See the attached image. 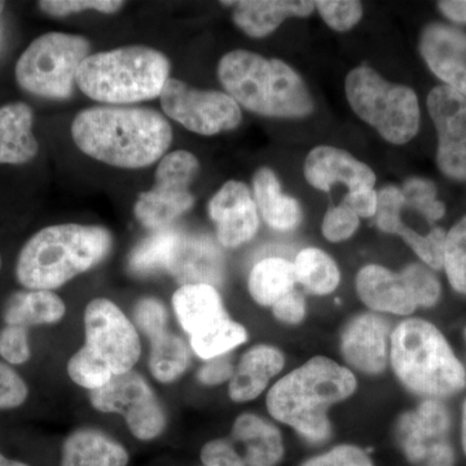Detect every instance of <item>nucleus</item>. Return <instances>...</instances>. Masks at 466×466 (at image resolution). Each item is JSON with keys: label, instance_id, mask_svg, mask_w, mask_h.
Returning <instances> with one entry per match:
<instances>
[{"label": "nucleus", "instance_id": "1", "mask_svg": "<svg viewBox=\"0 0 466 466\" xmlns=\"http://www.w3.org/2000/svg\"><path fill=\"white\" fill-rule=\"evenodd\" d=\"M75 143L85 155L121 168H142L164 157L173 128L150 108L106 106L82 110L72 125Z\"/></svg>", "mask_w": 466, "mask_h": 466}, {"label": "nucleus", "instance_id": "2", "mask_svg": "<svg viewBox=\"0 0 466 466\" xmlns=\"http://www.w3.org/2000/svg\"><path fill=\"white\" fill-rule=\"evenodd\" d=\"M357 388V379L349 368L327 357H315L269 389L267 410L275 420L318 446L332 437L330 408L349 400Z\"/></svg>", "mask_w": 466, "mask_h": 466}, {"label": "nucleus", "instance_id": "3", "mask_svg": "<svg viewBox=\"0 0 466 466\" xmlns=\"http://www.w3.org/2000/svg\"><path fill=\"white\" fill-rule=\"evenodd\" d=\"M218 78L238 106L274 118H305L314 110L308 85L279 58L245 50L228 52L218 64Z\"/></svg>", "mask_w": 466, "mask_h": 466}, {"label": "nucleus", "instance_id": "4", "mask_svg": "<svg viewBox=\"0 0 466 466\" xmlns=\"http://www.w3.org/2000/svg\"><path fill=\"white\" fill-rule=\"evenodd\" d=\"M113 247L100 226L56 225L36 232L18 254L16 279L29 290H54L99 265Z\"/></svg>", "mask_w": 466, "mask_h": 466}, {"label": "nucleus", "instance_id": "5", "mask_svg": "<svg viewBox=\"0 0 466 466\" xmlns=\"http://www.w3.org/2000/svg\"><path fill=\"white\" fill-rule=\"evenodd\" d=\"M390 363L401 385L426 400L451 397L466 386L461 361L441 330L422 319H407L392 330Z\"/></svg>", "mask_w": 466, "mask_h": 466}, {"label": "nucleus", "instance_id": "6", "mask_svg": "<svg viewBox=\"0 0 466 466\" xmlns=\"http://www.w3.org/2000/svg\"><path fill=\"white\" fill-rule=\"evenodd\" d=\"M168 75L170 63L164 54L128 46L86 57L76 72V86L91 99L125 106L159 97Z\"/></svg>", "mask_w": 466, "mask_h": 466}, {"label": "nucleus", "instance_id": "7", "mask_svg": "<svg viewBox=\"0 0 466 466\" xmlns=\"http://www.w3.org/2000/svg\"><path fill=\"white\" fill-rule=\"evenodd\" d=\"M345 91L355 115L386 142L403 146L419 133V99L408 86L391 84L373 67L361 66L346 76Z\"/></svg>", "mask_w": 466, "mask_h": 466}, {"label": "nucleus", "instance_id": "8", "mask_svg": "<svg viewBox=\"0 0 466 466\" xmlns=\"http://www.w3.org/2000/svg\"><path fill=\"white\" fill-rule=\"evenodd\" d=\"M90 42L82 35L45 34L18 58L17 84L35 96L67 99L76 90V72L90 56Z\"/></svg>", "mask_w": 466, "mask_h": 466}, {"label": "nucleus", "instance_id": "9", "mask_svg": "<svg viewBox=\"0 0 466 466\" xmlns=\"http://www.w3.org/2000/svg\"><path fill=\"white\" fill-rule=\"evenodd\" d=\"M200 173V162L188 150H175L162 157L156 171L155 186L142 193L135 204L137 219L149 229L173 225L195 205L189 187Z\"/></svg>", "mask_w": 466, "mask_h": 466}, {"label": "nucleus", "instance_id": "10", "mask_svg": "<svg viewBox=\"0 0 466 466\" xmlns=\"http://www.w3.org/2000/svg\"><path fill=\"white\" fill-rule=\"evenodd\" d=\"M449 408L441 400H426L398 419L395 440L412 466H455L451 443Z\"/></svg>", "mask_w": 466, "mask_h": 466}, {"label": "nucleus", "instance_id": "11", "mask_svg": "<svg viewBox=\"0 0 466 466\" xmlns=\"http://www.w3.org/2000/svg\"><path fill=\"white\" fill-rule=\"evenodd\" d=\"M167 116L192 133L211 137L241 124L240 106L225 92L198 90L179 79L168 78L161 95Z\"/></svg>", "mask_w": 466, "mask_h": 466}, {"label": "nucleus", "instance_id": "12", "mask_svg": "<svg viewBox=\"0 0 466 466\" xmlns=\"http://www.w3.org/2000/svg\"><path fill=\"white\" fill-rule=\"evenodd\" d=\"M90 401L100 412L124 416L137 440H156L167 428L164 407L148 382L134 370L115 375L106 386L90 391Z\"/></svg>", "mask_w": 466, "mask_h": 466}, {"label": "nucleus", "instance_id": "13", "mask_svg": "<svg viewBox=\"0 0 466 466\" xmlns=\"http://www.w3.org/2000/svg\"><path fill=\"white\" fill-rule=\"evenodd\" d=\"M85 346L108 364L113 375L133 370L142 354L137 327L116 303L95 299L85 311Z\"/></svg>", "mask_w": 466, "mask_h": 466}, {"label": "nucleus", "instance_id": "14", "mask_svg": "<svg viewBox=\"0 0 466 466\" xmlns=\"http://www.w3.org/2000/svg\"><path fill=\"white\" fill-rule=\"evenodd\" d=\"M428 109L437 128L438 167L450 179L466 182V97L438 86L429 94Z\"/></svg>", "mask_w": 466, "mask_h": 466}, {"label": "nucleus", "instance_id": "15", "mask_svg": "<svg viewBox=\"0 0 466 466\" xmlns=\"http://www.w3.org/2000/svg\"><path fill=\"white\" fill-rule=\"evenodd\" d=\"M390 339L388 319L377 312H364L343 328L341 354L346 363L359 372L380 375L390 361Z\"/></svg>", "mask_w": 466, "mask_h": 466}, {"label": "nucleus", "instance_id": "16", "mask_svg": "<svg viewBox=\"0 0 466 466\" xmlns=\"http://www.w3.org/2000/svg\"><path fill=\"white\" fill-rule=\"evenodd\" d=\"M208 208L222 247L235 249L249 242L258 232V208L245 183L228 180L223 184L208 202Z\"/></svg>", "mask_w": 466, "mask_h": 466}, {"label": "nucleus", "instance_id": "17", "mask_svg": "<svg viewBox=\"0 0 466 466\" xmlns=\"http://www.w3.org/2000/svg\"><path fill=\"white\" fill-rule=\"evenodd\" d=\"M303 173L309 186L329 192L334 184H345L349 192L373 189L376 174L367 164L359 161L348 150L336 147H317L309 153Z\"/></svg>", "mask_w": 466, "mask_h": 466}, {"label": "nucleus", "instance_id": "18", "mask_svg": "<svg viewBox=\"0 0 466 466\" xmlns=\"http://www.w3.org/2000/svg\"><path fill=\"white\" fill-rule=\"evenodd\" d=\"M420 51L438 78L466 97V35L455 27L433 24L422 33Z\"/></svg>", "mask_w": 466, "mask_h": 466}, {"label": "nucleus", "instance_id": "19", "mask_svg": "<svg viewBox=\"0 0 466 466\" xmlns=\"http://www.w3.org/2000/svg\"><path fill=\"white\" fill-rule=\"evenodd\" d=\"M168 271L182 285L208 284L216 288L225 281V257L208 236L182 233Z\"/></svg>", "mask_w": 466, "mask_h": 466}, {"label": "nucleus", "instance_id": "20", "mask_svg": "<svg viewBox=\"0 0 466 466\" xmlns=\"http://www.w3.org/2000/svg\"><path fill=\"white\" fill-rule=\"evenodd\" d=\"M357 291L361 302L377 314L408 317L417 309L400 274L383 266L363 267L357 276Z\"/></svg>", "mask_w": 466, "mask_h": 466}, {"label": "nucleus", "instance_id": "21", "mask_svg": "<svg viewBox=\"0 0 466 466\" xmlns=\"http://www.w3.org/2000/svg\"><path fill=\"white\" fill-rule=\"evenodd\" d=\"M232 5L233 23L251 38H265L290 17H308L314 12L309 0H241Z\"/></svg>", "mask_w": 466, "mask_h": 466}, {"label": "nucleus", "instance_id": "22", "mask_svg": "<svg viewBox=\"0 0 466 466\" xmlns=\"http://www.w3.org/2000/svg\"><path fill=\"white\" fill-rule=\"evenodd\" d=\"M284 366L283 352L274 346L258 345L248 350L229 381V398L236 403L257 400Z\"/></svg>", "mask_w": 466, "mask_h": 466}, {"label": "nucleus", "instance_id": "23", "mask_svg": "<svg viewBox=\"0 0 466 466\" xmlns=\"http://www.w3.org/2000/svg\"><path fill=\"white\" fill-rule=\"evenodd\" d=\"M173 308L189 337L207 332L229 318L219 291L208 284L182 285L174 293Z\"/></svg>", "mask_w": 466, "mask_h": 466}, {"label": "nucleus", "instance_id": "24", "mask_svg": "<svg viewBox=\"0 0 466 466\" xmlns=\"http://www.w3.org/2000/svg\"><path fill=\"white\" fill-rule=\"evenodd\" d=\"M231 435L244 446L247 466H278L284 458L283 435L260 416L242 413L235 420Z\"/></svg>", "mask_w": 466, "mask_h": 466}, {"label": "nucleus", "instance_id": "25", "mask_svg": "<svg viewBox=\"0 0 466 466\" xmlns=\"http://www.w3.org/2000/svg\"><path fill=\"white\" fill-rule=\"evenodd\" d=\"M33 122V110L25 103L0 108V165H23L35 157L39 144Z\"/></svg>", "mask_w": 466, "mask_h": 466}, {"label": "nucleus", "instance_id": "26", "mask_svg": "<svg viewBox=\"0 0 466 466\" xmlns=\"http://www.w3.org/2000/svg\"><path fill=\"white\" fill-rule=\"evenodd\" d=\"M128 460L118 441L99 431L81 429L64 441L60 466H127Z\"/></svg>", "mask_w": 466, "mask_h": 466}, {"label": "nucleus", "instance_id": "27", "mask_svg": "<svg viewBox=\"0 0 466 466\" xmlns=\"http://www.w3.org/2000/svg\"><path fill=\"white\" fill-rule=\"evenodd\" d=\"M254 200L267 226L276 231H293L302 220L299 201L284 195L271 168L262 167L253 177Z\"/></svg>", "mask_w": 466, "mask_h": 466}, {"label": "nucleus", "instance_id": "28", "mask_svg": "<svg viewBox=\"0 0 466 466\" xmlns=\"http://www.w3.org/2000/svg\"><path fill=\"white\" fill-rule=\"evenodd\" d=\"M64 300L52 290H20L9 296L3 309L5 325L30 328L55 324L66 315Z\"/></svg>", "mask_w": 466, "mask_h": 466}, {"label": "nucleus", "instance_id": "29", "mask_svg": "<svg viewBox=\"0 0 466 466\" xmlns=\"http://www.w3.org/2000/svg\"><path fill=\"white\" fill-rule=\"evenodd\" d=\"M296 284L293 263L279 257L257 263L248 280L251 299L263 308H272L279 299L293 291Z\"/></svg>", "mask_w": 466, "mask_h": 466}, {"label": "nucleus", "instance_id": "30", "mask_svg": "<svg viewBox=\"0 0 466 466\" xmlns=\"http://www.w3.org/2000/svg\"><path fill=\"white\" fill-rule=\"evenodd\" d=\"M182 233L175 228L158 229L134 248L128 269L137 276H148L170 268Z\"/></svg>", "mask_w": 466, "mask_h": 466}, {"label": "nucleus", "instance_id": "31", "mask_svg": "<svg viewBox=\"0 0 466 466\" xmlns=\"http://www.w3.org/2000/svg\"><path fill=\"white\" fill-rule=\"evenodd\" d=\"M297 283L315 296H328L339 288L341 272L329 254L318 248H306L293 263Z\"/></svg>", "mask_w": 466, "mask_h": 466}, {"label": "nucleus", "instance_id": "32", "mask_svg": "<svg viewBox=\"0 0 466 466\" xmlns=\"http://www.w3.org/2000/svg\"><path fill=\"white\" fill-rule=\"evenodd\" d=\"M191 364V348L177 334L165 332L150 341L149 370L162 383L177 381Z\"/></svg>", "mask_w": 466, "mask_h": 466}, {"label": "nucleus", "instance_id": "33", "mask_svg": "<svg viewBox=\"0 0 466 466\" xmlns=\"http://www.w3.org/2000/svg\"><path fill=\"white\" fill-rule=\"evenodd\" d=\"M248 341V332L244 325L231 319H225L207 332L191 337V349L204 360L223 357L227 352Z\"/></svg>", "mask_w": 466, "mask_h": 466}, {"label": "nucleus", "instance_id": "34", "mask_svg": "<svg viewBox=\"0 0 466 466\" xmlns=\"http://www.w3.org/2000/svg\"><path fill=\"white\" fill-rule=\"evenodd\" d=\"M67 375L76 385L90 391L103 388L115 376L108 364L92 354L86 346L70 358Z\"/></svg>", "mask_w": 466, "mask_h": 466}, {"label": "nucleus", "instance_id": "35", "mask_svg": "<svg viewBox=\"0 0 466 466\" xmlns=\"http://www.w3.org/2000/svg\"><path fill=\"white\" fill-rule=\"evenodd\" d=\"M443 268L451 287L466 294V216L447 233Z\"/></svg>", "mask_w": 466, "mask_h": 466}, {"label": "nucleus", "instance_id": "36", "mask_svg": "<svg viewBox=\"0 0 466 466\" xmlns=\"http://www.w3.org/2000/svg\"><path fill=\"white\" fill-rule=\"evenodd\" d=\"M401 192L406 198V207L421 213L429 223L437 222L446 214L443 202L437 200V187L431 180L410 177L404 182Z\"/></svg>", "mask_w": 466, "mask_h": 466}, {"label": "nucleus", "instance_id": "37", "mask_svg": "<svg viewBox=\"0 0 466 466\" xmlns=\"http://www.w3.org/2000/svg\"><path fill=\"white\" fill-rule=\"evenodd\" d=\"M406 242L426 266L433 269L443 268L444 245L447 233L441 227H433L428 235H420L415 229L404 225L398 235Z\"/></svg>", "mask_w": 466, "mask_h": 466}, {"label": "nucleus", "instance_id": "38", "mask_svg": "<svg viewBox=\"0 0 466 466\" xmlns=\"http://www.w3.org/2000/svg\"><path fill=\"white\" fill-rule=\"evenodd\" d=\"M400 274L417 308H433L440 300V280L428 267L412 263Z\"/></svg>", "mask_w": 466, "mask_h": 466}, {"label": "nucleus", "instance_id": "39", "mask_svg": "<svg viewBox=\"0 0 466 466\" xmlns=\"http://www.w3.org/2000/svg\"><path fill=\"white\" fill-rule=\"evenodd\" d=\"M324 23L336 32H349L363 17V5L357 0H318L315 2Z\"/></svg>", "mask_w": 466, "mask_h": 466}, {"label": "nucleus", "instance_id": "40", "mask_svg": "<svg viewBox=\"0 0 466 466\" xmlns=\"http://www.w3.org/2000/svg\"><path fill=\"white\" fill-rule=\"evenodd\" d=\"M379 207H377L376 225L382 232L398 235L401 227V210L406 207V198L400 188L394 186L385 187L377 192Z\"/></svg>", "mask_w": 466, "mask_h": 466}, {"label": "nucleus", "instance_id": "41", "mask_svg": "<svg viewBox=\"0 0 466 466\" xmlns=\"http://www.w3.org/2000/svg\"><path fill=\"white\" fill-rule=\"evenodd\" d=\"M359 217L345 204L330 207L325 213L321 232L330 242H342L352 238L359 228Z\"/></svg>", "mask_w": 466, "mask_h": 466}, {"label": "nucleus", "instance_id": "42", "mask_svg": "<svg viewBox=\"0 0 466 466\" xmlns=\"http://www.w3.org/2000/svg\"><path fill=\"white\" fill-rule=\"evenodd\" d=\"M45 14L54 17H66L78 12L94 9L101 14H116L124 7L125 2L116 0H43L38 3Z\"/></svg>", "mask_w": 466, "mask_h": 466}, {"label": "nucleus", "instance_id": "43", "mask_svg": "<svg viewBox=\"0 0 466 466\" xmlns=\"http://www.w3.org/2000/svg\"><path fill=\"white\" fill-rule=\"evenodd\" d=\"M134 321L149 341L167 332V311L156 299H143L134 309Z\"/></svg>", "mask_w": 466, "mask_h": 466}, {"label": "nucleus", "instance_id": "44", "mask_svg": "<svg viewBox=\"0 0 466 466\" xmlns=\"http://www.w3.org/2000/svg\"><path fill=\"white\" fill-rule=\"evenodd\" d=\"M300 466H375L368 452L355 444H339L306 460Z\"/></svg>", "mask_w": 466, "mask_h": 466}, {"label": "nucleus", "instance_id": "45", "mask_svg": "<svg viewBox=\"0 0 466 466\" xmlns=\"http://www.w3.org/2000/svg\"><path fill=\"white\" fill-rule=\"evenodd\" d=\"M0 357L15 366H20L29 360L32 350L26 328L5 325L0 329Z\"/></svg>", "mask_w": 466, "mask_h": 466}, {"label": "nucleus", "instance_id": "46", "mask_svg": "<svg viewBox=\"0 0 466 466\" xmlns=\"http://www.w3.org/2000/svg\"><path fill=\"white\" fill-rule=\"evenodd\" d=\"M29 389L14 368L0 361V410H14L25 403Z\"/></svg>", "mask_w": 466, "mask_h": 466}, {"label": "nucleus", "instance_id": "47", "mask_svg": "<svg viewBox=\"0 0 466 466\" xmlns=\"http://www.w3.org/2000/svg\"><path fill=\"white\" fill-rule=\"evenodd\" d=\"M201 461L204 466H247L244 458L227 440L208 441L201 450Z\"/></svg>", "mask_w": 466, "mask_h": 466}, {"label": "nucleus", "instance_id": "48", "mask_svg": "<svg viewBox=\"0 0 466 466\" xmlns=\"http://www.w3.org/2000/svg\"><path fill=\"white\" fill-rule=\"evenodd\" d=\"M271 309L278 320L290 325L302 323L308 312L305 297L296 289L279 299Z\"/></svg>", "mask_w": 466, "mask_h": 466}, {"label": "nucleus", "instance_id": "49", "mask_svg": "<svg viewBox=\"0 0 466 466\" xmlns=\"http://www.w3.org/2000/svg\"><path fill=\"white\" fill-rule=\"evenodd\" d=\"M236 368L232 366L231 360L223 355L207 360V363L198 372V382L202 385L217 386L227 381H231L235 375Z\"/></svg>", "mask_w": 466, "mask_h": 466}, {"label": "nucleus", "instance_id": "50", "mask_svg": "<svg viewBox=\"0 0 466 466\" xmlns=\"http://www.w3.org/2000/svg\"><path fill=\"white\" fill-rule=\"evenodd\" d=\"M342 204L351 208L359 218H372L377 213L379 196H377L375 188L349 192L345 198H343Z\"/></svg>", "mask_w": 466, "mask_h": 466}, {"label": "nucleus", "instance_id": "51", "mask_svg": "<svg viewBox=\"0 0 466 466\" xmlns=\"http://www.w3.org/2000/svg\"><path fill=\"white\" fill-rule=\"evenodd\" d=\"M441 14L455 23H466V0H444L438 3Z\"/></svg>", "mask_w": 466, "mask_h": 466}, {"label": "nucleus", "instance_id": "52", "mask_svg": "<svg viewBox=\"0 0 466 466\" xmlns=\"http://www.w3.org/2000/svg\"><path fill=\"white\" fill-rule=\"evenodd\" d=\"M461 441L462 450H464V453L466 456V400L464 403V407H462Z\"/></svg>", "mask_w": 466, "mask_h": 466}, {"label": "nucleus", "instance_id": "53", "mask_svg": "<svg viewBox=\"0 0 466 466\" xmlns=\"http://www.w3.org/2000/svg\"><path fill=\"white\" fill-rule=\"evenodd\" d=\"M0 466H29L25 462L17 461V460H11L5 458V455L0 453Z\"/></svg>", "mask_w": 466, "mask_h": 466}, {"label": "nucleus", "instance_id": "54", "mask_svg": "<svg viewBox=\"0 0 466 466\" xmlns=\"http://www.w3.org/2000/svg\"><path fill=\"white\" fill-rule=\"evenodd\" d=\"M3 9H5V2H0V14H2Z\"/></svg>", "mask_w": 466, "mask_h": 466}, {"label": "nucleus", "instance_id": "55", "mask_svg": "<svg viewBox=\"0 0 466 466\" xmlns=\"http://www.w3.org/2000/svg\"><path fill=\"white\" fill-rule=\"evenodd\" d=\"M2 257H0V269H2Z\"/></svg>", "mask_w": 466, "mask_h": 466}]
</instances>
